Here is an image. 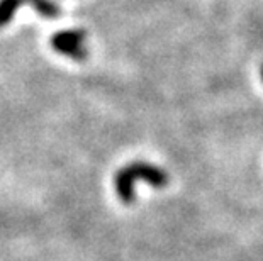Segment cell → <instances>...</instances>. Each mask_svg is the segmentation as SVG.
I'll use <instances>...</instances> for the list:
<instances>
[{"mask_svg":"<svg viewBox=\"0 0 263 261\" xmlns=\"http://www.w3.org/2000/svg\"><path fill=\"white\" fill-rule=\"evenodd\" d=\"M87 32L83 29H66L54 32L51 37V48L60 54H65L75 61H85L87 59V49H85Z\"/></svg>","mask_w":263,"mask_h":261,"instance_id":"6da1fadb","label":"cell"},{"mask_svg":"<svg viewBox=\"0 0 263 261\" xmlns=\"http://www.w3.org/2000/svg\"><path fill=\"white\" fill-rule=\"evenodd\" d=\"M129 168L131 175L134 176V180H143L148 185L155 188H163L168 185V175L163 168L155 166L151 163H144V161H134V163L126 165Z\"/></svg>","mask_w":263,"mask_h":261,"instance_id":"7a4b0ae2","label":"cell"},{"mask_svg":"<svg viewBox=\"0 0 263 261\" xmlns=\"http://www.w3.org/2000/svg\"><path fill=\"white\" fill-rule=\"evenodd\" d=\"M134 176L131 175V171L127 166H122V168L117 171L114 176V187L117 192V197L121 198V202L124 204H133L136 195H134Z\"/></svg>","mask_w":263,"mask_h":261,"instance_id":"3957f363","label":"cell"},{"mask_svg":"<svg viewBox=\"0 0 263 261\" xmlns=\"http://www.w3.org/2000/svg\"><path fill=\"white\" fill-rule=\"evenodd\" d=\"M26 0H0V27L7 26Z\"/></svg>","mask_w":263,"mask_h":261,"instance_id":"277c9868","label":"cell"},{"mask_svg":"<svg viewBox=\"0 0 263 261\" xmlns=\"http://www.w3.org/2000/svg\"><path fill=\"white\" fill-rule=\"evenodd\" d=\"M34 7L44 19H57L60 15V7L53 0H26Z\"/></svg>","mask_w":263,"mask_h":261,"instance_id":"5b68a950","label":"cell"},{"mask_svg":"<svg viewBox=\"0 0 263 261\" xmlns=\"http://www.w3.org/2000/svg\"><path fill=\"white\" fill-rule=\"evenodd\" d=\"M260 73H261V80H263V65H261V71H260Z\"/></svg>","mask_w":263,"mask_h":261,"instance_id":"8992f818","label":"cell"}]
</instances>
